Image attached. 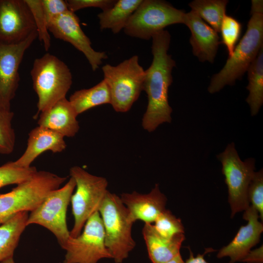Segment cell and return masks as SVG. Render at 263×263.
<instances>
[{"label":"cell","mask_w":263,"mask_h":263,"mask_svg":"<svg viewBox=\"0 0 263 263\" xmlns=\"http://www.w3.org/2000/svg\"><path fill=\"white\" fill-rule=\"evenodd\" d=\"M151 38L153 59L145 70L143 86L148 105L142 119L143 128L150 132L162 124L171 122L172 110L169 103L168 92L173 81L172 71L176 65L168 53L171 39L169 32L161 31Z\"/></svg>","instance_id":"6da1fadb"},{"label":"cell","mask_w":263,"mask_h":263,"mask_svg":"<svg viewBox=\"0 0 263 263\" xmlns=\"http://www.w3.org/2000/svg\"><path fill=\"white\" fill-rule=\"evenodd\" d=\"M246 32L221 71L211 78L208 91L219 92L226 85H233L244 73L263 47V13H252Z\"/></svg>","instance_id":"7a4b0ae2"},{"label":"cell","mask_w":263,"mask_h":263,"mask_svg":"<svg viewBox=\"0 0 263 263\" xmlns=\"http://www.w3.org/2000/svg\"><path fill=\"white\" fill-rule=\"evenodd\" d=\"M31 75L38 97V113L49 109L66 97L73 83L72 73L68 66L49 53L35 59Z\"/></svg>","instance_id":"3957f363"},{"label":"cell","mask_w":263,"mask_h":263,"mask_svg":"<svg viewBox=\"0 0 263 263\" xmlns=\"http://www.w3.org/2000/svg\"><path fill=\"white\" fill-rule=\"evenodd\" d=\"M105 245L115 263H122L136 246L132 236L134 223L120 196L108 191L99 210Z\"/></svg>","instance_id":"277c9868"},{"label":"cell","mask_w":263,"mask_h":263,"mask_svg":"<svg viewBox=\"0 0 263 263\" xmlns=\"http://www.w3.org/2000/svg\"><path fill=\"white\" fill-rule=\"evenodd\" d=\"M66 179L49 171L37 170L10 192L0 194V225L18 213L32 211Z\"/></svg>","instance_id":"5b68a950"},{"label":"cell","mask_w":263,"mask_h":263,"mask_svg":"<svg viewBox=\"0 0 263 263\" xmlns=\"http://www.w3.org/2000/svg\"><path fill=\"white\" fill-rule=\"evenodd\" d=\"M104 80L111 94V105L115 111H129L143 91L145 70L134 55L116 66H102Z\"/></svg>","instance_id":"8992f818"},{"label":"cell","mask_w":263,"mask_h":263,"mask_svg":"<svg viewBox=\"0 0 263 263\" xmlns=\"http://www.w3.org/2000/svg\"><path fill=\"white\" fill-rule=\"evenodd\" d=\"M70 175L75 180L76 188L71 199L74 225L70 236L76 237L88 219L99 211L109 191L108 182L105 178L93 175L76 166L70 168Z\"/></svg>","instance_id":"52a82bcc"},{"label":"cell","mask_w":263,"mask_h":263,"mask_svg":"<svg viewBox=\"0 0 263 263\" xmlns=\"http://www.w3.org/2000/svg\"><path fill=\"white\" fill-rule=\"evenodd\" d=\"M186 13L161 0H142L123 29L128 36L149 40L166 27L184 22Z\"/></svg>","instance_id":"ba28073f"},{"label":"cell","mask_w":263,"mask_h":263,"mask_svg":"<svg viewBox=\"0 0 263 263\" xmlns=\"http://www.w3.org/2000/svg\"><path fill=\"white\" fill-rule=\"evenodd\" d=\"M222 164V172L228 188L231 217L244 211L249 205L247 192L255 173V160L249 158L242 161L234 143L228 144L225 150L217 155Z\"/></svg>","instance_id":"9c48e42d"},{"label":"cell","mask_w":263,"mask_h":263,"mask_svg":"<svg viewBox=\"0 0 263 263\" xmlns=\"http://www.w3.org/2000/svg\"><path fill=\"white\" fill-rule=\"evenodd\" d=\"M75 188V180L70 177L61 188L50 192L41 203L31 211L27 226L37 224L47 228L56 237L62 247L70 237L66 221L67 207Z\"/></svg>","instance_id":"30bf717a"},{"label":"cell","mask_w":263,"mask_h":263,"mask_svg":"<svg viewBox=\"0 0 263 263\" xmlns=\"http://www.w3.org/2000/svg\"><path fill=\"white\" fill-rule=\"evenodd\" d=\"M61 248L66 251L63 263H97L103 259H112L99 212L88 219L77 237L70 236Z\"/></svg>","instance_id":"8fae6325"},{"label":"cell","mask_w":263,"mask_h":263,"mask_svg":"<svg viewBox=\"0 0 263 263\" xmlns=\"http://www.w3.org/2000/svg\"><path fill=\"white\" fill-rule=\"evenodd\" d=\"M38 38L34 32L16 44L0 43V107L11 110L19 81V69L25 51Z\"/></svg>","instance_id":"7c38bea8"},{"label":"cell","mask_w":263,"mask_h":263,"mask_svg":"<svg viewBox=\"0 0 263 263\" xmlns=\"http://www.w3.org/2000/svg\"><path fill=\"white\" fill-rule=\"evenodd\" d=\"M37 31L25 0H0V43L16 44Z\"/></svg>","instance_id":"4fadbf2b"},{"label":"cell","mask_w":263,"mask_h":263,"mask_svg":"<svg viewBox=\"0 0 263 263\" xmlns=\"http://www.w3.org/2000/svg\"><path fill=\"white\" fill-rule=\"evenodd\" d=\"M48 28L56 38L71 43L82 53L93 71L108 57L105 52H97L92 48L91 40L82 30L75 13L69 10L56 17L49 23Z\"/></svg>","instance_id":"5bb4252c"},{"label":"cell","mask_w":263,"mask_h":263,"mask_svg":"<svg viewBox=\"0 0 263 263\" xmlns=\"http://www.w3.org/2000/svg\"><path fill=\"white\" fill-rule=\"evenodd\" d=\"M259 218L257 211L249 206L243 215V219L247 221V224L241 226L233 239L219 251L217 258L229 257L230 263L242 262L251 248L260 242L263 224Z\"/></svg>","instance_id":"9a60e30c"},{"label":"cell","mask_w":263,"mask_h":263,"mask_svg":"<svg viewBox=\"0 0 263 263\" xmlns=\"http://www.w3.org/2000/svg\"><path fill=\"white\" fill-rule=\"evenodd\" d=\"M120 198L134 223L140 220L145 224H153L166 209L167 201L158 184L148 193L142 194L134 191L131 193H123Z\"/></svg>","instance_id":"2e32d148"},{"label":"cell","mask_w":263,"mask_h":263,"mask_svg":"<svg viewBox=\"0 0 263 263\" xmlns=\"http://www.w3.org/2000/svg\"><path fill=\"white\" fill-rule=\"evenodd\" d=\"M184 24L191 32L189 42L193 55L200 61L213 63L221 43L218 32L192 10L185 14Z\"/></svg>","instance_id":"e0dca14e"},{"label":"cell","mask_w":263,"mask_h":263,"mask_svg":"<svg viewBox=\"0 0 263 263\" xmlns=\"http://www.w3.org/2000/svg\"><path fill=\"white\" fill-rule=\"evenodd\" d=\"M66 146L64 137L61 134L38 126L29 133L27 147L22 155L13 162L16 167L29 168L43 152L46 151L61 152L65 150Z\"/></svg>","instance_id":"ac0fdd59"},{"label":"cell","mask_w":263,"mask_h":263,"mask_svg":"<svg viewBox=\"0 0 263 263\" xmlns=\"http://www.w3.org/2000/svg\"><path fill=\"white\" fill-rule=\"evenodd\" d=\"M78 115L69 100L65 97L40 113L38 124L64 137H72L76 135L80 128L77 120Z\"/></svg>","instance_id":"d6986e66"},{"label":"cell","mask_w":263,"mask_h":263,"mask_svg":"<svg viewBox=\"0 0 263 263\" xmlns=\"http://www.w3.org/2000/svg\"><path fill=\"white\" fill-rule=\"evenodd\" d=\"M149 258L152 263H166L178 254L185 237L184 233L166 238L159 235L151 224H145L142 229Z\"/></svg>","instance_id":"ffe728a7"},{"label":"cell","mask_w":263,"mask_h":263,"mask_svg":"<svg viewBox=\"0 0 263 263\" xmlns=\"http://www.w3.org/2000/svg\"><path fill=\"white\" fill-rule=\"evenodd\" d=\"M28 212L18 213L0 225V263L13 257L20 236L27 226Z\"/></svg>","instance_id":"44dd1931"},{"label":"cell","mask_w":263,"mask_h":263,"mask_svg":"<svg viewBox=\"0 0 263 263\" xmlns=\"http://www.w3.org/2000/svg\"><path fill=\"white\" fill-rule=\"evenodd\" d=\"M142 0H118L111 8L99 13L100 28L110 29L118 34L124 29L129 19Z\"/></svg>","instance_id":"7402d4cb"},{"label":"cell","mask_w":263,"mask_h":263,"mask_svg":"<svg viewBox=\"0 0 263 263\" xmlns=\"http://www.w3.org/2000/svg\"><path fill=\"white\" fill-rule=\"evenodd\" d=\"M69 101L79 115L99 105L111 104L110 91L106 82L103 79L95 86L75 91Z\"/></svg>","instance_id":"603a6c76"},{"label":"cell","mask_w":263,"mask_h":263,"mask_svg":"<svg viewBox=\"0 0 263 263\" xmlns=\"http://www.w3.org/2000/svg\"><path fill=\"white\" fill-rule=\"evenodd\" d=\"M247 72L248 84L246 89L249 94L245 100L250 107L251 115L255 116L263 103V47Z\"/></svg>","instance_id":"cb8c5ba5"},{"label":"cell","mask_w":263,"mask_h":263,"mask_svg":"<svg viewBox=\"0 0 263 263\" xmlns=\"http://www.w3.org/2000/svg\"><path fill=\"white\" fill-rule=\"evenodd\" d=\"M228 2L227 0H194L188 5L191 10L219 33Z\"/></svg>","instance_id":"d4e9b609"},{"label":"cell","mask_w":263,"mask_h":263,"mask_svg":"<svg viewBox=\"0 0 263 263\" xmlns=\"http://www.w3.org/2000/svg\"><path fill=\"white\" fill-rule=\"evenodd\" d=\"M14 113L0 107V154L8 155L14 150L16 136L12 127Z\"/></svg>","instance_id":"484cf974"},{"label":"cell","mask_w":263,"mask_h":263,"mask_svg":"<svg viewBox=\"0 0 263 263\" xmlns=\"http://www.w3.org/2000/svg\"><path fill=\"white\" fill-rule=\"evenodd\" d=\"M155 231L166 238H171L174 236L184 233V227L180 219L171 212L165 209L151 224Z\"/></svg>","instance_id":"4316f807"},{"label":"cell","mask_w":263,"mask_h":263,"mask_svg":"<svg viewBox=\"0 0 263 263\" xmlns=\"http://www.w3.org/2000/svg\"><path fill=\"white\" fill-rule=\"evenodd\" d=\"M35 167H16L13 161L0 166V188L12 184L18 185L31 178L37 171Z\"/></svg>","instance_id":"83f0119b"},{"label":"cell","mask_w":263,"mask_h":263,"mask_svg":"<svg viewBox=\"0 0 263 263\" xmlns=\"http://www.w3.org/2000/svg\"><path fill=\"white\" fill-rule=\"evenodd\" d=\"M25 1L33 16L36 26L38 38L43 43L45 50L47 51L51 45V38L41 0H25Z\"/></svg>","instance_id":"f1b7e54d"},{"label":"cell","mask_w":263,"mask_h":263,"mask_svg":"<svg viewBox=\"0 0 263 263\" xmlns=\"http://www.w3.org/2000/svg\"><path fill=\"white\" fill-rule=\"evenodd\" d=\"M242 25L234 18L225 15L221 23L220 32L222 42L226 47L228 57L233 54L235 45L240 36Z\"/></svg>","instance_id":"f546056e"},{"label":"cell","mask_w":263,"mask_h":263,"mask_svg":"<svg viewBox=\"0 0 263 263\" xmlns=\"http://www.w3.org/2000/svg\"><path fill=\"white\" fill-rule=\"evenodd\" d=\"M249 203L258 212L260 218L263 221V170L255 172L249 184L248 192Z\"/></svg>","instance_id":"4dcf8cb0"},{"label":"cell","mask_w":263,"mask_h":263,"mask_svg":"<svg viewBox=\"0 0 263 263\" xmlns=\"http://www.w3.org/2000/svg\"><path fill=\"white\" fill-rule=\"evenodd\" d=\"M66 1L69 10L73 13L88 7L99 8L104 11L113 7L116 1L115 0H67Z\"/></svg>","instance_id":"1f68e13d"},{"label":"cell","mask_w":263,"mask_h":263,"mask_svg":"<svg viewBox=\"0 0 263 263\" xmlns=\"http://www.w3.org/2000/svg\"><path fill=\"white\" fill-rule=\"evenodd\" d=\"M41 1L48 27L55 18L69 11L66 0H41Z\"/></svg>","instance_id":"d6a6232c"},{"label":"cell","mask_w":263,"mask_h":263,"mask_svg":"<svg viewBox=\"0 0 263 263\" xmlns=\"http://www.w3.org/2000/svg\"><path fill=\"white\" fill-rule=\"evenodd\" d=\"M263 245L254 250H251L242 262L247 263H263Z\"/></svg>","instance_id":"836d02e7"},{"label":"cell","mask_w":263,"mask_h":263,"mask_svg":"<svg viewBox=\"0 0 263 263\" xmlns=\"http://www.w3.org/2000/svg\"><path fill=\"white\" fill-rule=\"evenodd\" d=\"M189 250V256L188 258L185 261L186 263H208L204 258V255L207 252H211L212 248L207 249L203 254H198L197 256H194L193 253Z\"/></svg>","instance_id":"e575fe53"},{"label":"cell","mask_w":263,"mask_h":263,"mask_svg":"<svg viewBox=\"0 0 263 263\" xmlns=\"http://www.w3.org/2000/svg\"><path fill=\"white\" fill-rule=\"evenodd\" d=\"M251 3L250 14L263 13V1L262 0H252Z\"/></svg>","instance_id":"d590c367"},{"label":"cell","mask_w":263,"mask_h":263,"mask_svg":"<svg viewBox=\"0 0 263 263\" xmlns=\"http://www.w3.org/2000/svg\"><path fill=\"white\" fill-rule=\"evenodd\" d=\"M166 263H186V262L183 260L181 254L179 253Z\"/></svg>","instance_id":"8d00e7d4"},{"label":"cell","mask_w":263,"mask_h":263,"mask_svg":"<svg viewBox=\"0 0 263 263\" xmlns=\"http://www.w3.org/2000/svg\"><path fill=\"white\" fill-rule=\"evenodd\" d=\"M0 263H16L14 260L13 257H12L4 260L3 261L1 262Z\"/></svg>","instance_id":"74e56055"}]
</instances>
